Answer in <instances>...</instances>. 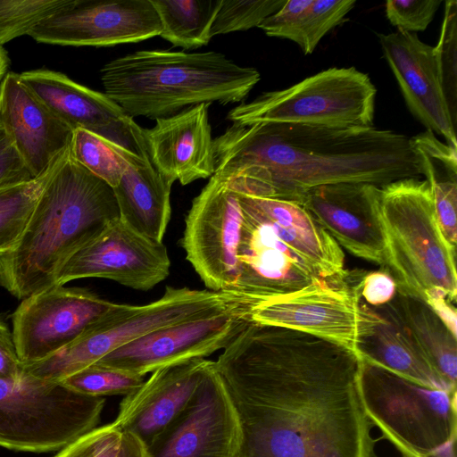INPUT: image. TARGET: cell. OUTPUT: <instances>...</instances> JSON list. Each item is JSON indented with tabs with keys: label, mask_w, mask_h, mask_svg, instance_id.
Here are the masks:
<instances>
[{
	"label": "cell",
	"mask_w": 457,
	"mask_h": 457,
	"mask_svg": "<svg viewBox=\"0 0 457 457\" xmlns=\"http://www.w3.org/2000/svg\"><path fill=\"white\" fill-rule=\"evenodd\" d=\"M19 79L73 130H87L141 157H149L145 129L104 93L47 69L23 71Z\"/></svg>",
	"instance_id": "16"
},
{
	"label": "cell",
	"mask_w": 457,
	"mask_h": 457,
	"mask_svg": "<svg viewBox=\"0 0 457 457\" xmlns=\"http://www.w3.org/2000/svg\"><path fill=\"white\" fill-rule=\"evenodd\" d=\"M0 124L35 179L46 173L71 143L73 129L8 72L0 84Z\"/></svg>",
	"instance_id": "21"
},
{
	"label": "cell",
	"mask_w": 457,
	"mask_h": 457,
	"mask_svg": "<svg viewBox=\"0 0 457 457\" xmlns=\"http://www.w3.org/2000/svg\"><path fill=\"white\" fill-rule=\"evenodd\" d=\"M161 21L160 37L175 46L208 45L222 0H151Z\"/></svg>",
	"instance_id": "28"
},
{
	"label": "cell",
	"mask_w": 457,
	"mask_h": 457,
	"mask_svg": "<svg viewBox=\"0 0 457 457\" xmlns=\"http://www.w3.org/2000/svg\"><path fill=\"white\" fill-rule=\"evenodd\" d=\"M312 1L287 0L278 11L264 19L258 28L269 37L291 40L298 19Z\"/></svg>",
	"instance_id": "38"
},
{
	"label": "cell",
	"mask_w": 457,
	"mask_h": 457,
	"mask_svg": "<svg viewBox=\"0 0 457 457\" xmlns=\"http://www.w3.org/2000/svg\"><path fill=\"white\" fill-rule=\"evenodd\" d=\"M22 376V363L17 353L12 332L0 318V378L17 379Z\"/></svg>",
	"instance_id": "42"
},
{
	"label": "cell",
	"mask_w": 457,
	"mask_h": 457,
	"mask_svg": "<svg viewBox=\"0 0 457 457\" xmlns=\"http://www.w3.org/2000/svg\"><path fill=\"white\" fill-rule=\"evenodd\" d=\"M379 191L380 187L368 183L326 185L311 189L301 205L340 247L382 267Z\"/></svg>",
	"instance_id": "19"
},
{
	"label": "cell",
	"mask_w": 457,
	"mask_h": 457,
	"mask_svg": "<svg viewBox=\"0 0 457 457\" xmlns=\"http://www.w3.org/2000/svg\"><path fill=\"white\" fill-rule=\"evenodd\" d=\"M378 218L384 244L382 270L398 294L425 302L457 296L456 249L443 236L426 179L409 178L380 187Z\"/></svg>",
	"instance_id": "5"
},
{
	"label": "cell",
	"mask_w": 457,
	"mask_h": 457,
	"mask_svg": "<svg viewBox=\"0 0 457 457\" xmlns=\"http://www.w3.org/2000/svg\"><path fill=\"white\" fill-rule=\"evenodd\" d=\"M126 169L115 187L120 218L137 233L162 242L170 220L172 184L141 157L121 147Z\"/></svg>",
	"instance_id": "25"
},
{
	"label": "cell",
	"mask_w": 457,
	"mask_h": 457,
	"mask_svg": "<svg viewBox=\"0 0 457 457\" xmlns=\"http://www.w3.org/2000/svg\"><path fill=\"white\" fill-rule=\"evenodd\" d=\"M237 413L214 361L173 424L146 448L147 457H236Z\"/></svg>",
	"instance_id": "17"
},
{
	"label": "cell",
	"mask_w": 457,
	"mask_h": 457,
	"mask_svg": "<svg viewBox=\"0 0 457 457\" xmlns=\"http://www.w3.org/2000/svg\"><path fill=\"white\" fill-rule=\"evenodd\" d=\"M243 219L237 191L213 174L192 202L181 239L186 259L209 290L232 293Z\"/></svg>",
	"instance_id": "11"
},
{
	"label": "cell",
	"mask_w": 457,
	"mask_h": 457,
	"mask_svg": "<svg viewBox=\"0 0 457 457\" xmlns=\"http://www.w3.org/2000/svg\"><path fill=\"white\" fill-rule=\"evenodd\" d=\"M355 4V0H312L298 19L291 41L303 54H311L321 38L343 22Z\"/></svg>",
	"instance_id": "32"
},
{
	"label": "cell",
	"mask_w": 457,
	"mask_h": 457,
	"mask_svg": "<svg viewBox=\"0 0 457 457\" xmlns=\"http://www.w3.org/2000/svg\"><path fill=\"white\" fill-rule=\"evenodd\" d=\"M364 411L404 457H456L457 391L419 385L361 359Z\"/></svg>",
	"instance_id": "7"
},
{
	"label": "cell",
	"mask_w": 457,
	"mask_h": 457,
	"mask_svg": "<svg viewBox=\"0 0 457 457\" xmlns=\"http://www.w3.org/2000/svg\"><path fill=\"white\" fill-rule=\"evenodd\" d=\"M212 361L198 358L153 371L123 397L112 423L149 447L185 411Z\"/></svg>",
	"instance_id": "20"
},
{
	"label": "cell",
	"mask_w": 457,
	"mask_h": 457,
	"mask_svg": "<svg viewBox=\"0 0 457 457\" xmlns=\"http://www.w3.org/2000/svg\"><path fill=\"white\" fill-rule=\"evenodd\" d=\"M113 304L88 289L64 285L22 299L11 316L22 365L44 360L74 342Z\"/></svg>",
	"instance_id": "12"
},
{
	"label": "cell",
	"mask_w": 457,
	"mask_h": 457,
	"mask_svg": "<svg viewBox=\"0 0 457 457\" xmlns=\"http://www.w3.org/2000/svg\"><path fill=\"white\" fill-rule=\"evenodd\" d=\"M425 302L445 325L453 336L457 337V312L453 303L442 295L429 296Z\"/></svg>",
	"instance_id": "43"
},
{
	"label": "cell",
	"mask_w": 457,
	"mask_h": 457,
	"mask_svg": "<svg viewBox=\"0 0 457 457\" xmlns=\"http://www.w3.org/2000/svg\"><path fill=\"white\" fill-rule=\"evenodd\" d=\"M104 405V397L24 372L17 379L0 378V446L18 452L58 451L96 428Z\"/></svg>",
	"instance_id": "8"
},
{
	"label": "cell",
	"mask_w": 457,
	"mask_h": 457,
	"mask_svg": "<svg viewBox=\"0 0 457 457\" xmlns=\"http://www.w3.org/2000/svg\"><path fill=\"white\" fill-rule=\"evenodd\" d=\"M378 37L411 113L426 129L457 147L456 127L441 89L433 46L416 33L397 30Z\"/></svg>",
	"instance_id": "22"
},
{
	"label": "cell",
	"mask_w": 457,
	"mask_h": 457,
	"mask_svg": "<svg viewBox=\"0 0 457 457\" xmlns=\"http://www.w3.org/2000/svg\"><path fill=\"white\" fill-rule=\"evenodd\" d=\"M287 0H222L211 29L216 35L247 30L278 11Z\"/></svg>",
	"instance_id": "35"
},
{
	"label": "cell",
	"mask_w": 457,
	"mask_h": 457,
	"mask_svg": "<svg viewBox=\"0 0 457 457\" xmlns=\"http://www.w3.org/2000/svg\"><path fill=\"white\" fill-rule=\"evenodd\" d=\"M209 104H200L145 129L150 161L169 182L187 185L215 172Z\"/></svg>",
	"instance_id": "23"
},
{
	"label": "cell",
	"mask_w": 457,
	"mask_h": 457,
	"mask_svg": "<svg viewBox=\"0 0 457 457\" xmlns=\"http://www.w3.org/2000/svg\"><path fill=\"white\" fill-rule=\"evenodd\" d=\"M246 303L239 295L209 289L166 287L157 300L142 305L115 303L80 337L53 355L22 365L36 378L61 382L119 347L158 328L219 314Z\"/></svg>",
	"instance_id": "6"
},
{
	"label": "cell",
	"mask_w": 457,
	"mask_h": 457,
	"mask_svg": "<svg viewBox=\"0 0 457 457\" xmlns=\"http://www.w3.org/2000/svg\"><path fill=\"white\" fill-rule=\"evenodd\" d=\"M57 161L37 178L0 187V255L12 250L19 241Z\"/></svg>",
	"instance_id": "29"
},
{
	"label": "cell",
	"mask_w": 457,
	"mask_h": 457,
	"mask_svg": "<svg viewBox=\"0 0 457 457\" xmlns=\"http://www.w3.org/2000/svg\"><path fill=\"white\" fill-rule=\"evenodd\" d=\"M72 0H0V46L28 35Z\"/></svg>",
	"instance_id": "33"
},
{
	"label": "cell",
	"mask_w": 457,
	"mask_h": 457,
	"mask_svg": "<svg viewBox=\"0 0 457 457\" xmlns=\"http://www.w3.org/2000/svg\"><path fill=\"white\" fill-rule=\"evenodd\" d=\"M377 89L354 67L329 68L281 90L263 92L228 112L243 126L255 123L331 128L373 126Z\"/></svg>",
	"instance_id": "9"
},
{
	"label": "cell",
	"mask_w": 457,
	"mask_h": 457,
	"mask_svg": "<svg viewBox=\"0 0 457 457\" xmlns=\"http://www.w3.org/2000/svg\"><path fill=\"white\" fill-rule=\"evenodd\" d=\"M161 29L151 0H72L29 36L50 45L111 46L159 36Z\"/></svg>",
	"instance_id": "14"
},
{
	"label": "cell",
	"mask_w": 457,
	"mask_h": 457,
	"mask_svg": "<svg viewBox=\"0 0 457 457\" xmlns=\"http://www.w3.org/2000/svg\"><path fill=\"white\" fill-rule=\"evenodd\" d=\"M360 361L322 338L250 321L214 361L238 420L236 457H374Z\"/></svg>",
	"instance_id": "1"
},
{
	"label": "cell",
	"mask_w": 457,
	"mask_h": 457,
	"mask_svg": "<svg viewBox=\"0 0 457 457\" xmlns=\"http://www.w3.org/2000/svg\"><path fill=\"white\" fill-rule=\"evenodd\" d=\"M433 54L441 89L452 121L457 127V1L445 2L439 38Z\"/></svg>",
	"instance_id": "31"
},
{
	"label": "cell",
	"mask_w": 457,
	"mask_h": 457,
	"mask_svg": "<svg viewBox=\"0 0 457 457\" xmlns=\"http://www.w3.org/2000/svg\"><path fill=\"white\" fill-rule=\"evenodd\" d=\"M363 275L345 270L291 293L252 300L249 320L310 334L358 355L361 340L385 320L361 302Z\"/></svg>",
	"instance_id": "10"
},
{
	"label": "cell",
	"mask_w": 457,
	"mask_h": 457,
	"mask_svg": "<svg viewBox=\"0 0 457 457\" xmlns=\"http://www.w3.org/2000/svg\"><path fill=\"white\" fill-rule=\"evenodd\" d=\"M237 193L241 206L265 220L277 237L308 262L322 278L344 272L345 253L338 244L295 202Z\"/></svg>",
	"instance_id": "24"
},
{
	"label": "cell",
	"mask_w": 457,
	"mask_h": 457,
	"mask_svg": "<svg viewBox=\"0 0 457 457\" xmlns=\"http://www.w3.org/2000/svg\"><path fill=\"white\" fill-rule=\"evenodd\" d=\"M70 150L77 162L112 188L126 169L121 146L87 130L73 131Z\"/></svg>",
	"instance_id": "30"
},
{
	"label": "cell",
	"mask_w": 457,
	"mask_h": 457,
	"mask_svg": "<svg viewBox=\"0 0 457 457\" xmlns=\"http://www.w3.org/2000/svg\"><path fill=\"white\" fill-rule=\"evenodd\" d=\"M396 285L391 275L380 269L364 273L361 281V296L372 307L389 303L396 295Z\"/></svg>",
	"instance_id": "41"
},
{
	"label": "cell",
	"mask_w": 457,
	"mask_h": 457,
	"mask_svg": "<svg viewBox=\"0 0 457 457\" xmlns=\"http://www.w3.org/2000/svg\"><path fill=\"white\" fill-rule=\"evenodd\" d=\"M170 268L168 250L162 242L137 233L118 218L65 264L56 285L101 278L148 291L169 276Z\"/></svg>",
	"instance_id": "15"
},
{
	"label": "cell",
	"mask_w": 457,
	"mask_h": 457,
	"mask_svg": "<svg viewBox=\"0 0 457 457\" xmlns=\"http://www.w3.org/2000/svg\"><path fill=\"white\" fill-rule=\"evenodd\" d=\"M442 3L440 0H388L386 15L398 31L417 34L428 28Z\"/></svg>",
	"instance_id": "37"
},
{
	"label": "cell",
	"mask_w": 457,
	"mask_h": 457,
	"mask_svg": "<svg viewBox=\"0 0 457 457\" xmlns=\"http://www.w3.org/2000/svg\"><path fill=\"white\" fill-rule=\"evenodd\" d=\"M120 212L113 188L71 155L59 158L19 241L0 255V287L22 300L56 286L65 264Z\"/></svg>",
	"instance_id": "3"
},
{
	"label": "cell",
	"mask_w": 457,
	"mask_h": 457,
	"mask_svg": "<svg viewBox=\"0 0 457 457\" xmlns=\"http://www.w3.org/2000/svg\"><path fill=\"white\" fill-rule=\"evenodd\" d=\"M249 303L227 312L158 328L109 353L96 365L145 376L224 349L250 322Z\"/></svg>",
	"instance_id": "13"
},
{
	"label": "cell",
	"mask_w": 457,
	"mask_h": 457,
	"mask_svg": "<svg viewBox=\"0 0 457 457\" xmlns=\"http://www.w3.org/2000/svg\"><path fill=\"white\" fill-rule=\"evenodd\" d=\"M33 179L0 124V187Z\"/></svg>",
	"instance_id": "40"
},
{
	"label": "cell",
	"mask_w": 457,
	"mask_h": 457,
	"mask_svg": "<svg viewBox=\"0 0 457 457\" xmlns=\"http://www.w3.org/2000/svg\"><path fill=\"white\" fill-rule=\"evenodd\" d=\"M118 457H147L146 447L134 435L122 432Z\"/></svg>",
	"instance_id": "44"
},
{
	"label": "cell",
	"mask_w": 457,
	"mask_h": 457,
	"mask_svg": "<svg viewBox=\"0 0 457 457\" xmlns=\"http://www.w3.org/2000/svg\"><path fill=\"white\" fill-rule=\"evenodd\" d=\"M435 212L443 236L456 249L457 243V184L431 190Z\"/></svg>",
	"instance_id": "39"
},
{
	"label": "cell",
	"mask_w": 457,
	"mask_h": 457,
	"mask_svg": "<svg viewBox=\"0 0 457 457\" xmlns=\"http://www.w3.org/2000/svg\"><path fill=\"white\" fill-rule=\"evenodd\" d=\"M373 308L403 331L428 364L456 388L457 337L426 302L396 293L389 303Z\"/></svg>",
	"instance_id": "26"
},
{
	"label": "cell",
	"mask_w": 457,
	"mask_h": 457,
	"mask_svg": "<svg viewBox=\"0 0 457 457\" xmlns=\"http://www.w3.org/2000/svg\"><path fill=\"white\" fill-rule=\"evenodd\" d=\"M384 320L361 340L358 347L360 359L426 387L456 391L428 364L403 331Z\"/></svg>",
	"instance_id": "27"
},
{
	"label": "cell",
	"mask_w": 457,
	"mask_h": 457,
	"mask_svg": "<svg viewBox=\"0 0 457 457\" xmlns=\"http://www.w3.org/2000/svg\"><path fill=\"white\" fill-rule=\"evenodd\" d=\"M215 172L242 194L301 204L312 188L421 178L410 137L369 127L232 122L213 139Z\"/></svg>",
	"instance_id": "2"
},
{
	"label": "cell",
	"mask_w": 457,
	"mask_h": 457,
	"mask_svg": "<svg viewBox=\"0 0 457 457\" xmlns=\"http://www.w3.org/2000/svg\"><path fill=\"white\" fill-rule=\"evenodd\" d=\"M144 381V376L93 364L64 378L61 383L77 393L104 397L128 395Z\"/></svg>",
	"instance_id": "34"
},
{
	"label": "cell",
	"mask_w": 457,
	"mask_h": 457,
	"mask_svg": "<svg viewBox=\"0 0 457 457\" xmlns=\"http://www.w3.org/2000/svg\"><path fill=\"white\" fill-rule=\"evenodd\" d=\"M241 208L244 219L232 294L257 300L299 290L322 278L277 237L265 220Z\"/></svg>",
	"instance_id": "18"
},
{
	"label": "cell",
	"mask_w": 457,
	"mask_h": 457,
	"mask_svg": "<svg viewBox=\"0 0 457 457\" xmlns=\"http://www.w3.org/2000/svg\"><path fill=\"white\" fill-rule=\"evenodd\" d=\"M122 434L112 422L96 427L58 450L53 457H118Z\"/></svg>",
	"instance_id": "36"
},
{
	"label": "cell",
	"mask_w": 457,
	"mask_h": 457,
	"mask_svg": "<svg viewBox=\"0 0 457 457\" xmlns=\"http://www.w3.org/2000/svg\"><path fill=\"white\" fill-rule=\"evenodd\" d=\"M9 65L10 60L8 54L4 48L0 46V84L4 76L8 73Z\"/></svg>",
	"instance_id": "45"
},
{
	"label": "cell",
	"mask_w": 457,
	"mask_h": 457,
	"mask_svg": "<svg viewBox=\"0 0 457 457\" xmlns=\"http://www.w3.org/2000/svg\"><path fill=\"white\" fill-rule=\"evenodd\" d=\"M101 79L130 117L157 120L200 104L242 102L261 75L218 52L140 50L106 63Z\"/></svg>",
	"instance_id": "4"
}]
</instances>
